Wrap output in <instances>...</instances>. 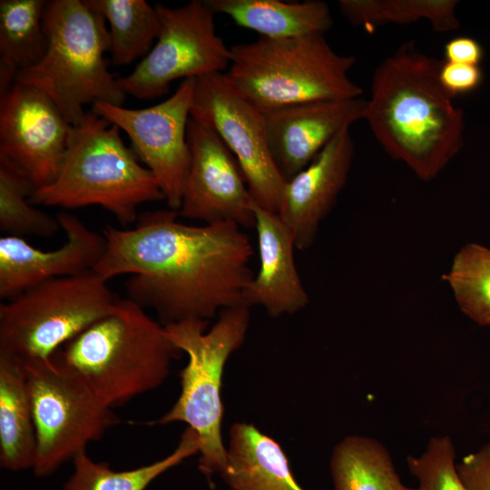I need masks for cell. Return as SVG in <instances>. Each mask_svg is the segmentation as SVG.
<instances>
[{"label": "cell", "instance_id": "9a60e30c", "mask_svg": "<svg viewBox=\"0 0 490 490\" xmlns=\"http://www.w3.org/2000/svg\"><path fill=\"white\" fill-rule=\"evenodd\" d=\"M66 235L56 250H42L24 238H0V298L7 300L25 289L55 278L93 270L106 246L104 236L90 230L68 211L56 215Z\"/></svg>", "mask_w": 490, "mask_h": 490}, {"label": "cell", "instance_id": "603a6c76", "mask_svg": "<svg viewBox=\"0 0 490 490\" xmlns=\"http://www.w3.org/2000/svg\"><path fill=\"white\" fill-rule=\"evenodd\" d=\"M334 490H416L405 485L386 446L361 435L345 436L329 461Z\"/></svg>", "mask_w": 490, "mask_h": 490}, {"label": "cell", "instance_id": "d6986e66", "mask_svg": "<svg viewBox=\"0 0 490 490\" xmlns=\"http://www.w3.org/2000/svg\"><path fill=\"white\" fill-rule=\"evenodd\" d=\"M220 475L230 490H305L281 446L253 424L234 423Z\"/></svg>", "mask_w": 490, "mask_h": 490}, {"label": "cell", "instance_id": "ffe728a7", "mask_svg": "<svg viewBox=\"0 0 490 490\" xmlns=\"http://www.w3.org/2000/svg\"><path fill=\"white\" fill-rule=\"evenodd\" d=\"M214 14L229 16L239 26L267 38H286L322 34L333 20L327 3L318 0H209Z\"/></svg>", "mask_w": 490, "mask_h": 490}, {"label": "cell", "instance_id": "8992f818", "mask_svg": "<svg viewBox=\"0 0 490 490\" xmlns=\"http://www.w3.org/2000/svg\"><path fill=\"white\" fill-rule=\"evenodd\" d=\"M228 77L261 113L325 100L360 98L348 75L356 59L336 53L324 34L260 37L230 47Z\"/></svg>", "mask_w": 490, "mask_h": 490}, {"label": "cell", "instance_id": "5bb4252c", "mask_svg": "<svg viewBox=\"0 0 490 490\" xmlns=\"http://www.w3.org/2000/svg\"><path fill=\"white\" fill-rule=\"evenodd\" d=\"M187 142L191 162L179 215L204 224L233 222L254 227L253 200L235 157L224 142L191 117Z\"/></svg>", "mask_w": 490, "mask_h": 490}, {"label": "cell", "instance_id": "cb8c5ba5", "mask_svg": "<svg viewBox=\"0 0 490 490\" xmlns=\"http://www.w3.org/2000/svg\"><path fill=\"white\" fill-rule=\"evenodd\" d=\"M198 435L190 427L167 456L131 470L117 471L108 463L95 462L83 451L73 459L74 471L62 490H145L158 476L199 453Z\"/></svg>", "mask_w": 490, "mask_h": 490}, {"label": "cell", "instance_id": "52a82bcc", "mask_svg": "<svg viewBox=\"0 0 490 490\" xmlns=\"http://www.w3.org/2000/svg\"><path fill=\"white\" fill-rule=\"evenodd\" d=\"M250 308L240 305L219 313L215 324L190 319L164 326L173 345L188 356L180 372L181 393L173 406L148 425L183 422L199 436V467L206 475L221 473L227 449L221 438L223 403L221 387L230 356L244 342L250 323Z\"/></svg>", "mask_w": 490, "mask_h": 490}, {"label": "cell", "instance_id": "5b68a950", "mask_svg": "<svg viewBox=\"0 0 490 490\" xmlns=\"http://www.w3.org/2000/svg\"><path fill=\"white\" fill-rule=\"evenodd\" d=\"M47 46L35 65L15 80L46 94L71 125L82 122L84 105L122 106L126 94L107 68L110 35L104 17L87 0L48 1L44 14Z\"/></svg>", "mask_w": 490, "mask_h": 490}, {"label": "cell", "instance_id": "d4e9b609", "mask_svg": "<svg viewBox=\"0 0 490 490\" xmlns=\"http://www.w3.org/2000/svg\"><path fill=\"white\" fill-rule=\"evenodd\" d=\"M87 1L109 24V52L114 65L129 64L150 53L162 29L155 6L144 0Z\"/></svg>", "mask_w": 490, "mask_h": 490}, {"label": "cell", "instance_id": "9c48e42d", "mask_svg": "<svg viewBox=\"0 0 490 490\" xmlns=\"http://www.w3.org/2000/svg\"><path fill=\"white\" fill-rule=\"evenodd\" d=\"M24 367L36 438L32 469L42 477L85 451L119 418L78 377L52 359Z\"/></svg>", "mask_w": 490, "mask_h": 490}, {"label": "cell", "instance_id": "f1b7e54d", "mask_svg": "<svg viewBox=\"0 0 490 490\" xmlns=\"http://www.w3.org/2000/svg\"><path fill=\"white\" fill-rule=\"evenodd\" d=\"M456 451L448 436H434L419 456H408L409 472L418 483L416 490H468L455 463Z\"/></svg>", "mask_w": 490, "mask_h": 490}, {"label": "cell", "instance_id": "7402d4cb", "mask_svg": "<svg viewBox=\"0 0 490 490\" xmlns=\"http://www.w3.org/2000/svg\"><path fill=\"white\" fill-rule=\"evenodd\" d=\"M45 0L0 1V96L17 74L40 62L47 46L44 27Z\"/></svg>", "mask_w": 490, "mask_h": 490}, {"label": "cell", "instance_id": "8fae6325", "mask_svg": "<svg viewBox=\"0 0 490 490\" xmlns=\"http://www.w3.org/2000/svg\"><path fill=\"white\" fill-rule=\"evenodd\" d=\"M190 116L213 131L230 151L252 200L278 213L287 181L270 152L264 113L226 74L215 73L196 78Z\"/></svg>", "mask_w": 490, "mask_h": 490}, {"label": "cell", "instance_id": "1f68e13d", "mask_svg": "<svg viewBox=\"0 0 490 490\" xmlns=\"http://www.w3.org/2000/svg\"><path fill=\"white\" fill-rule=\"evenodd\" d=\"M446 62L479 65L483 55L481 44L474 38L458 36L450 39L444 47Z\"/></svg>", "mask_w": 490, "mask_h": 490}, {"label": "cell", "instance_id": "3957f363", "mask_svg": "<svg viewBox=\"0 0 490 490\" xmlns=\"http://www.w3.org/2000/svg\"><path fill=\"white\" fill-rule=\"evenodd\" d=\"M182 352L163 325L129 299L62 346L52 360L114 408L160 387Z\"/></svg>", "mask_w": 490, "mask_h": 490}, {"label": "cell", "instance_id": "4fadbf2b", "mask_svg": "<svg viewBox=\"0 0 490 490\" xmlns=\"http://www.w3.org/2000/svg\"><path fill=\"white\" fill-rule=\"evenodd\" d=\"M73 125L40 90L15 83L0 96V162L24 175L35 190L57 178Z\"/></svg>", "mask_w": 490, "mask_h": 490}, {"label": "cell", "instance_id": "2e32d148", "mask_svg": "<svg viewBox=\"0 0 490 490\" xmlns=\"http://www.w3.org/2000/svg\"><path fill=\"white\" fill-rule=\"evenodd\" d=\"M367 100H325L264 113L272 157L286 181L303 170L344 128L364 120Z\"/></svg>", "mask_w": 490, "mask_h": 490}, {"label": "cell", "instance_id": "7c38bea8", "mask_svg": "<svg viewBox=\"0 0 490 490\" xmlns=\"http://www.w3.org/2000/svg\"><path fill=\"white\" fill-rule=\"evenodd\" d=\"M195 82L184 79L171 97L148 108L95 102L92 109L128 134L134 152L156 177L170 210L177 211L191 162L187 128Z\"/></svg>", "mask_w": 490, "mask_h": 490}, {"label": "cell", "instance_id": "7a4b0ae2", "mask_svg": "<svg viewBox=\"0 0 490 490\" xmlns=\"http://www.w3.org/2000/svg\"><path fill=\"white\" fill-rule=\"evenodd\" d=\"M441 64L415 41L404 43L375 69L364 113L383 150L425 181L464 144V112L440 82Z\"/></svg>", "mask_w": 490, "mask_h": 490}, {"label": "cell", "instance_id": "4316f807", "mask_svg": "<svg viewBox=\"0 0 490 490\" xmlns=\"http://www.w3.org/2000/svg\"><path fill=\"white\" fill-rule=\"evenodd\" d=\"M446 279L460 310L475 323L490 327V248L476 242L463 245Z\"/></svg>", "mask_w": 490, "mask_h": 490}, {"label": "cell", "instance_id": "6da1fadb", "mask_svg": "<svg viewBox=\"0 0 490 490\" xmlns=\"http://www.w3.org/2000/svg\"><path fill=\"white\" fill-rule=\"evenodd\" d=\"M177 215L147 211L132 229L106 225L105 250L93 270L107 281L131 274L127 299L154 309L163 326L209 321L225 309L247 305L254 278L248 235L233 222L194 226L179 222Z\"/></svg>", "mask_w": 490, "mask_h": 490}, {"label": "cell", "instance_id": "83f0119b", "mask_svg": "<svg viewBox=\"0 0 490 490\" xmlns=\"http://www.w3.org/2000/svg\"><path fill=\"white\" fill-rule=\"evenodd\" d=\"M34 190L24 175L0 162V230L5 235L48 238L61 228L56 216L30 202Z\"/></svg>", "mask_w": 490, "mask_h": 490}, {"label": "cell", "instance_id": "ba28073f", "mask_svg": "<svg viewBox=\"0 0 490 490\" xmlns=\"http://www.w3.org/2000/svg\"><path fill=\"white\" fill-rule=\"evenodd\" d=\"M119 299L93 270L33 286L0 304V353L24 365L48 362Z\"/></svg>", "mask_w": 490, "mask_h": 490}, {"label": "cell", "instance_id": "277c9868", "mask_svg": "<svg viewBox=\"0 0 490 490\" xmlns=\"http://www.w3.org/2000/svg\"><path fill=\"white\" fill-rule=\"evenodd\" d=\"M120 130L87 112L81 122L73 125L57 178L34 190L30 202L64 209L99 205L127 227L136 222L141 204L165 201L156 177L124 144Z\"/></svg>", "mask_w": 490, "mask_h": 490}, {"label": "cell", "instance_id": "4dcf8cb0", "mask_svg": "<svg viewBox=\"0 0 490 490\" xmlns=\"http://www.w3.org/2000/svg\"><path fill=\"white\" fill-rule=\"evenodd\" d=\"M439 79L448 93L455 97L477 89L483 74L479 65L442 62Z\"/></svg>", "mask_w": 490, "mask_h": 490}, {"label": "cell", "instance_id": "44dd1931", "mask_svg": "<svg viewBox=\"0 0 490 490\" xmlns=\"http://www.w3.org/2000/svg\"><path fill=\"white\" fill-rule=\"evenodd\" d=\"M35 429L24 364L0 353V465L18 472L33 468Z\"/></svg>", "mask_w": 490, "mask_h": 490}, {"label": "cell", "instance_id": "ac0fdd59", "mask_svg": "<svg viewBox=\"0 0 490 490\" xmlns=\"http://www.w3.org/2000/svg\"><path fill=\"white\" fill-rule=\"evenodd\" d=\"M260 269L250 283L245 302L261 306L272 318L294 314L309 301L294 260L295 236L279 213L253 201Z\"/></svg>", "mask_w": 490, "mask_h": 490}, {"label": "cell", "instance_id": "e0dca14e", "mask_svg": "<svg viewBox=\"0 0 490 490\" xmlns=\"http://www.w3.org/2000/svg\"><path fill=\"white\" fill-rule=\"evenodd\" d=\"M350 127L341 130L299 172L286 181L279 216L295 236L296 249H308L320 223L345 187L354 156Z\"/></svg>", "mask_w": 490, "mask_h": 490}, {"label": "cell", "instance_id": "30bf717a", "mask_svg": "<svg viewBox=\"0 0 490 490\" xmlns=\"http://www.w3.org/2000/svg\"><path fill=\"white\" fill-rule=\"evenodd\" d=\"M162 29L150 53L128 75L118 77L122 91L140 100L168 93L177 79L222 73L230 65L231 51L218 35L214 13L205 1L180 7L156 4Z\"/></svg>", "mask_w": 490, "mask_h": 490}, {"label": "cell", "instance_id": "484cf974", "mask_svg": "<svg viewBox=\"0 0 490 490\" xmlns=\"http://www.w3.org/2000/svg\"><path fill=\"white\" fill-rule=\"evenodd\" d=\"M456 0H340L342 15L368 32L385 24L430 23L434 31L449 32L459 27Z\"/></svg>", "mask_w": 490, "mask_h": 490}, {"label": "cell", "instance_id": "f546056e", "mask_svg": "<svg viewBox=\"0 0 490 490\" xmlns=\"http://www.w3.org/2000/svg\"><path fill=\"white\" fill-rule=\"evenodd\" d=\"M456 466L468 490H490V440Z\"/></svg>", "mask_w": 490, "mask_h": 490}]
</instances>
